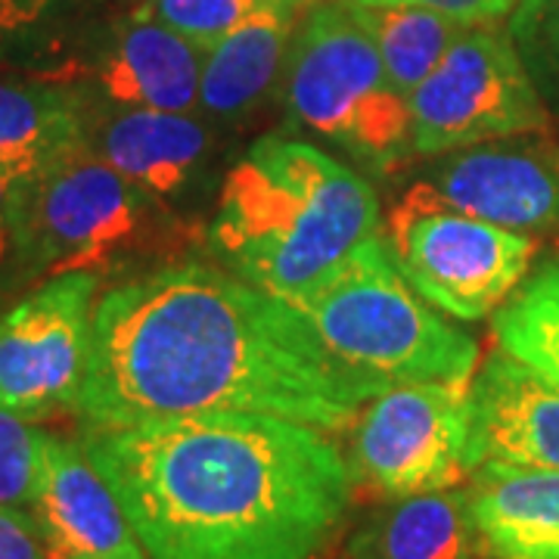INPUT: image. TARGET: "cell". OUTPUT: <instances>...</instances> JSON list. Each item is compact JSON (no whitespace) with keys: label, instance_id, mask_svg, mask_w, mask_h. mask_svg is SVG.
I'll use <instances>...</instances> for the list:
<instances>
[{"label":"cell","instance_id":"1","mask_svg":"<svg viewBox=\"0 0 559 559\" xmlns=\"http://www.w3.org/2000/svg\"><path fill=\"white\" fill-rule=\"evenodd\" d=\"M382 389L342 364L289 301L187 261L97 299L79 414L91 429L200 411L345 429Z\"/></svg>","mask_w":559,"mask_h":559},{"label":"cell","instance_id":"2","mask_svg":"<svg viewBox=\"0 0 559 559\" xmlns=\"http://www.w3.org/2000/svg\"><path fill=\"white\" fill-rule=\"evenodd\" d=\"M81 448L150 559H311L355 491L352 463L318 426L274 414L87 426Z\"/></svg>","mask_w":559,"mask_h":559},{"label":"cell","instance_id":"3","mask_svg":"<svg viewBox=\"0 0 559 559\" xmlns=\"http://www.w3.org/2000/svg\"><path fill=\"white\" fill-rule=\"evenodd\" d=\"M370 183L314 143L261 138L224 180L212 246L234 274L293 299L380 230Z\"/></svg>","mask_w":559,"mask_h":559},{"label":"cell","instance_id":"4","mask_svg":"<svg viewBox=\"0 0 559 559\" xmlns=\"http://www.w3.org/2000/svg\"><path fill=\"white\" fill-rule=\"evenodd\" d=\"M286 301L342 364L385 385L473 382L476 340L451 326L407 283L380 234Z\"/></svg>","mask_w":559,"mask_h":559},{"label":"cell","instance_id":"5","mask_svg":"<svg viewBox=\"0 0 559 559\" xmlns=\"http://www.w3.org/2000/svg\"><path fill=\"white\" fill-rule=\"evenodd\" d=\"M286 109L370 171L414 153L407 94L389 79L348 0L320 3L301 22L286 62Z\"/></svg>","mask_w":559,"mask_h":559},{"label":"cell","instance_id":"6","mask_svg":"<svg viewBox=\"0 0 559 559\" xmlns=\"http://www.w3.org/2000/svg\"><path fill=\"white\" fill-rule=\"evenodd\" d=\"M10 280L100 271L124 259L156 227V197L119 175L91 146L10 187Z\"/></svg>","mask_w":559,"mask_h":559},{"label":"cell","instance_id":"7","mask_svg":"<svg viewBox=\"0 0 559 559\" xmlns=\"http://www.w3.org/2000/svg\"><path fill=\"white\" fill-rule=\"evenodd\" d=\"M407 103L411 146L419 156L538 134L550 124L516 44L495 22L466 25Z\"/></svg>","mask_w":559,"mask_h":559},{"label":"cell","instance_id":"8","mask_svg":"<svg viewBox=\"0 0 559 559\" xmlns=\"http://www.w3.org/2000/svg\"><path fill=\"white\" fill-rule=\"evenodd\" d=\"M389 246L407 283L432 308L479 320L520 289L535 242L520 230L419 200L411 190L392 215Z\"/></svg>","mask_w":559,"mask_h":559},{"label":"cell","instance_id":"9","mask_svg":"<svg viewBox=\"0 0 559 559\" xmlns=\"http://www.w3.org/2000/svg\"><path fill=\"white\" fill-rule=\"evenodd\" d=\"M355 479L385 498L441 491L469 476V382H395L364 404Z\"/></svg>","mask_w":559,"mask_h":559},{"label":"cell","instance_id":"10","mask_svg":"<svg viewBox=\"0 0 559 559\" xmlns=\"http://www.w3.org/2000/svg\"><path fill=\"white\" fill-rule=\"evenodd\" d=\"M97 289V271L57 274L0 318V411L32 423L79 414Z\"/></svg>","mask_w":559,"mask_h":559},{"label":"cell","instance_id":"11","mask_svg":"<svg viewBox=\"0 0 559 559\" xmlns=\"http://www.w3.org/2000/svg\"><path fill=\"white\" fill-rule=\"evenodd\" d=\"M419 200L507 230L559 224V162L538 146H466L414 187Z\"/></svg>","mask_w":559,"mask_h":559},{"label":"cell","instance_id":"12","mask_svg":"<svg viewBox=\"0 0 559 559\" xmlns=\"http://www.w3.org/2000/svg\"><path fill=\"white\" fill-rule=\"evenodd\" d=\"M32 516L47 559H150L81 441L47 436Z\"/></svg>","mask_w":559,"mask_h":559},{"label":"cell","instance_id":"13","mask_svg":"<svg viewBox=\"0 0 559 559\" xmlns=\"http://www.w3.org/2000/svg\"><path fill=\"white\" fill-rule=\"evenodd\" d=\"M481 463L559 469V385L503 348L469 382V473Z\"/></svg>","mask_w":559,"mask_h":559},{"label":"cell","instance_id":"14","mask_svg":"<svg viewBox=\"0 0 559 559\" xmlns=\"http://www.w3.org/2000/svg\"><path fill=\"white\" fill-rule=\"evenodd\" d=\"M205 50L134 10L91 62V84L119 109L190 112L200 103Z\"/></svg>","mask_w":559,"mask_h":559},{"label":"cell","instance_id":"15","mask_svg":"<svg viewBox=\"0 0 559 559\" xmlns=\"http://www.w3.org/2000/svg\"><path fill=\"white\" fill-rule=\"evenodd\" d=\"M87 146L159 200L190 183L209 150V134L187 112L116 106L103 119L87 112Z\"/></svg>","mask_w":559,"mask_h":559},{"label":"cell","instance_id":"16","mask_svg":"<svg viewBox=\"0 0 559 559\" xmlns=\"http://www.w3.org/2000/svg\"><path fill=\"white\" fill-rule=\"evenodd\" d=\"M469 510L498 559H559V469L481 463L473 469Z\"/></svg>","mask_w":559,"mask_h":559},{"label":"cell","instance_id":"17","mask_svg":"<svg viewBox=\"0 0 559 559\" xmlns=\"http://www.w3.org/2000/svg\"><path fill=\"white\" fill-rule=\"evenodd\" d=\"M485 554L469 495L441 488L377 510L345 544V559H479Z\"/></svg>","mask_w":559,"mask_h":559},{"label":"cell","instance_id":"18","mask_svg":"<svg viewBox=\"0 0 559 559\" xmlns=\"http://www.w3.org/2000/svg\"><path fill=\"white\" fill-rule=\"evenodd\" d=\"M305 3H274L212 44L202 57L200 103L212 116H240L274 87L289 62Z\"/></svg>","mask_w":559,"mask_h":559},{"label":"cell","instance_id":"19","mask_svg":"<svg viewBox=\"0 0 559 559\" xmlns=\"http://www.w3.org/2000/svg\"><path fill=\"white\" fill-rule=\"evenodd\" d=\"M81 146H87V109L75 94L0 79V178H28Z\"/></svg>","mask_w":559,"mask_h":559},{"label":"cell","instance_id":"20","mask_svg":"<svg viewBox=\"0 0 559 559\" xmlns=\"http://www.w3.org/2000/svg\"><path fill=\"white\" fill-rule=\"evenodd\" d=\"M348 3L377 44L389 79L407 97L436 72L448 47L466 28L441 13L407 7V3H360V0H348Z\"/></svg>","mask_w":559,"mask_h":559},{"label":"cell","instance_id":"21","mask_svg":"<svg viewBox=\"0 0 559 559\" xmlns=\"http://www.w3.org/2000/svg\"><path fill=\"white\" fill-rule=\"evenodd\" d=\"M498 345L559 385V261L544 264L495 314Z\"/></svg>","mask_w":559,"mask_h":559},{"label":"cell","instance_id":"22","mask_svg":"<svg viewBox=\"0 0 559 559\" xmlns=\"http://www.w3.org/2000/svg\"><path fill=\"white\" fill-rule=\"evenodd\" d=\"M274 3H305V0H143L140 13L159 20L171 32L209 50L212 44L227 38L242 22Z\"/></svg>","mask_w":559,"mask_h":559},{"label":"cell","instance_id":"23","mask_svg":"<svg viewBox=\"0 0 559 559\" xmlns=\"http://www.w3.org/2000/svg\"><path fill=\"white\" fill-rule=\"evenodd\" d=\"M507 32L544 103H559V0H520Z\"/></svg>","mask_w":559,"mask_h":559},{"label":"cell","instance_id":"24","mask_svg":"<svg viewBox=\"0 0 559 559\" xmlns=\"http://www.w3.org/2000/svg\"><path fill=\"white\" fill-rule=\"evenodd\" d=\"M44 444L32 419L0 411V507H32L44 469Z\"/></svg>","mask_w":559,"mask_h":559},{"label":"cell","instance_id":"25","mask_svg":"<svg viewBox=\"0 0 559 559\" xmlns=\"http://www.w3.org/2000/svg\"><path fill=\"white\" fill-rule=\"evenodd\" d=\"M360 3H407V7L441 13L460 25H481L510 16L520 0H360Z\"/></svg>","mask_w":559,"mask_h":559},{"label":"cell","instance_id":"26","mask_svg":"<svg viewBox=\"0 0 559 559\" xmlns=\"http://www.w3.org/2000/svg\"><path fill=\"white\" fill-rule=\"evenodd\" d=\"M0 559H47L38 522L22 507H0Z\"/></svg>","mask_w":559,"mask_h":559},{"label":"cell","instance_id":"27","mask_svg":"<svg viewBox=\"0 0 559 559\" xmlns=\"http://www.w3.org/2000/svg\"><path fill=\"white\" fill-rule=\"evenodd\" d=\"M60 0H0V35L25 32L44 22Z\"/></svg>","mask_w":559,"mask_h":559},{"label":"cell","instance_id":"28","mask_svg":"<svg viewBox=\"0 0 559 559\" xmlns=\"http://www.w3.org/2000/svg\"><path fill=\"white\" fill-rule=\"evenodd\" d=\"M10 187L13 180L0 178V280L13 261V221H10Z\"/></svg>","mask_w":559,"mask_h":559},{"label":"cell","instance_id":"29","mask_svg":"<svg viewBox=\"0 0 559 559\" xmlns=\"http://www.w3.org/2000/svg\"><path fill=\"white\" fill-rule=\"evenodd\" d=\"M495 559H498V557H495Z\"/></svg>","mask_w":559,"mask_h":559}]
</instances>
